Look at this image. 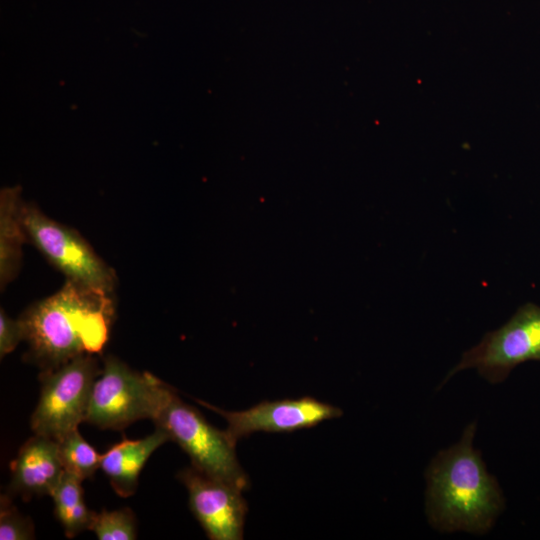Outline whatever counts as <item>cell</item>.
<instances>
[{"mask_svg":"<svg viewBox=\"0 0 540 540\" xmlns=\"http://www.w3.org/2000/svg\"><path fill=\"white\" fill-rule=\"evenodd\" d=\"M188 492L189 508L211 540L243 539L247 504L240 488L195 467L178 473Z\"/></svg>","mask_w":540,"mask_h":540,"instance_id":"obj_9","label":"cell"},{"mask_svg":"<svg viewBox=\"0 0 540 540\" xmlns=\"http://www.w3.org/2000/svg\"><path fill=\"white\" fill-rule=\"evenodd\" d=\"M540 361V306L522 305L500 328L463 353L443 384L461 370L473 368L492 384L503 382L517 365Z\"/></svg>","mask_w":540,"mask_h":540,"instance_id":"obj_7","label":"cell"},{"mask_svg":"<svg viewBox=\"0 0 540 540\" xmlns=\"http://www.w3.org/2000/svg\"><path fill=\"white\" fill-rule=\"evenodd\" d=\"M22 203L18 191L4 190L0 199V286L1 289L18 274L22 245L27 235L22 222Z\"/></svg>","mask_w":540,"mask_h":540,"instance_id":"obj_12","label":"cell"},{"mask_svg":"<svg viewBox=\"0 0 540 540\" xmlns=\"http://www.w3.org/2000/svg\"><path fill=\"white\" fill-rule=\"evenodd\" d=\"M83 480L63 472L50 497L54 503V513L68 538L89 529L94 511L85 504L82 488Z\"/></svg>","mask_w":540,"mask_h":540,"instance_id":"obj_13","label":"cell"},{"mask_svg":"<svg viewBox=\"0 0 540 540\" xmlns=\"http://www.w3.org/2000/svg\"><path fill=\"white\" fill-rule=\"evenodd\" d=\"M24 340V331L21 321L10 318L5 310L0 311V356L14 351L17 345Z\"/></svg>","mask_w":540,"mask_h":540,"instance_id":"obj_17","label":"cell"},{"mask_svg":"<svg viewBox=\"0 0 540 540\" xmlns=\"http://www.w3.org/2000/svg\"><path fill=\"white\" fill-rule=\"evenodd\" d=\"M8 491L25 500L32 496H50L64 469L58 443L46 436L34 434L19 449L10 464Z\"/></svg>","mask_w":540,"mask_h":540,"instance_id":"obj_10","label":"cell"},{"mask_svg":"<svg viewBox=\"0 0 540 540\" xmlns=\"http://www.w3.org/2000/svg\"><path fill=\"white\" fill-rule=\"evenodd\" d=\"M21 215L27 240L66 279L113 293V269L76 230L49 218L36 206L23 204Z\"/></svg>","mask_w":540,"mask_h":540,"instance_id":"obj_6","label":"cell"},{"mask_svg":"<svg viewBox=\"0 0 540 540\" xmlns=\"http://www.w3.org/2000/svg\"><path fill=\"white\" fill-rule=\"evenodd\" d=\"M102 368L94 355H80L41 371L39 401L31 415L34 434L56 441L86 421L93 384Z\"/></svg>","mask_w":540,"mask_h":540,"instance_id":"obj_5","label":"cell"},{"mask_svg":"<svg viewBox=\"0 0 540 540\" xmlns=\"http://www.w3.org/2000/svg\"><path fill=\"white\" fill-rule=\"evenodd\" d=\"M196 402L226 420L224 431L235 445L241 438L256 432L289 433L342 415L340 408L309 396L263 401L243 411H225L199 399Z\"/></svg>","mask_w":540,"mask_h":540,"instance_id":"obj_8","label":"cell"},{"mask_svg":"<svg viewBox=\"0 0 540 540\" xmlns=\"http://www.w3.org/2000/svg\"><path fill=\"white\" fill-rule=\"evenodd\" d=\"M476 424H469L458 443L440 451L426 470V514L440 532L487 533L505 501L480 451L473 447Z\"/></svg>","mask_w":540,"mask_h":540,"instance_id":"obj_2","label":"cell"},{"mask_svg":"<svg viewBox=\"0 0 540 540\" xmlns=\"http://www.w3.org/2000/svg\"><path fill=\"white\" fill-rule=\"evenodd\" d=\"M173 391L153 374L133 370L108 356L93 384L85 422L122 430L141 419L154 421Z\"/></svg>","mask_w":540,"mask_h":540,"instance_id":"obj_3","label":"cell"},{"mask_svg":"<svg viewBox=\"0 0 540 540\" xmlns=\"http://www.w3.org/2000/svg\"><path fill=\"white\" fill-rule=\"evenodd\" d=\"M0 504V540L34 539L33 523L20 514L8 495L1 496Z\"/></svg>","mask_w":540,"mask_h":540,"instance_id":"obj_16","label":"cell"},{"mask_svg":"<svg viewBox=\"0 0 540 540\" xmlns=\"http://www.w3.org/2000/svg\"><path fill=\"white\" fill-rule=\"evenodd\" d=\"M57 443L64 471L84 481L100 468L102 454L81 436L78 429L68 433Z\"/></svg>","mask_w":540,"mask_h":540,"instance_id":"obj_14","label":"cell"},{"mask_svg":"<svg viewBox=\"0 0 540 540\" xmlns=\"http://www.w3.org/2000/svg\"><path fill=\"white\" fill-rule=\"evenodd\" d=\"M169 440L168 433L156 427L152 434L144 438H123L102 454L100 469L120 497L126 498L135 493L145 463L155 450Z\"/></svg>","mask_w":540,"mask_h":540,"instance_id":"obj_11","label":"cell"},{"mask_svg":"<svg viewBox=\"0 0 540 540\" xmlns=\"http://www.w3.org/2000/svg\"><path fill=\"white\" fill-rule=\"evenodd\" d=\"M153 422L187 453L193 467L243 491L249 487V478L235 453L236 445L175 391Z\"/></svg>","mask_w":540,"mask_h":540,"instance_id":"obj_4","label":"cell"},{"mask_svg":"<svg viewBox=\"0 0 540 540\" xmlns=\"http://www.w3.org/2000/svg\"><path fill=\"white\" fill-rule=\"evenodd\" d=\"M112 294L66 279L56 293L32 304L19 317L28 360L47 371L80 355L100 354L115 320Z\"/></svg>","mask_w":540,"mask_h":540,"instance_id":"obj_1","label":"cell"},{"mask_svg":"<svg viewBox=\"0 0 540 540\" xmlns=\"http://www.w3.org/2000/svg\"><path fill=\"white\" fill-rule=\"evenodd\" d=\"M99 540L136 539V519L129 508L93 512L89 529Z\"/></svg>","mask_w":540,"mask_h":540,"instance_id":"obj_15","label":"cell"}]
</instances>
